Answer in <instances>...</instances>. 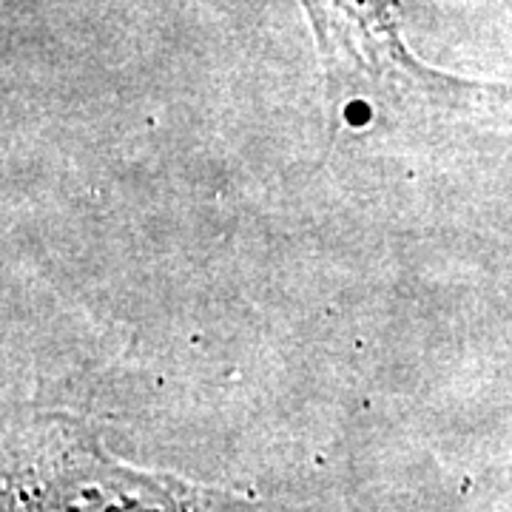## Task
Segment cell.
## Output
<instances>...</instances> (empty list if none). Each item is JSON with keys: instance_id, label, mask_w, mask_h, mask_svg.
<instances>
[{"instance_id": "1", "label": "cell", "mask_w": 512, "mask_h": 512, "mask_svg": "<svg viewBox=\"0 0 512 512\" xmlns=\"http://www.w3.org/2000/svg\"><path fill=\"white\" fill-rule=\"evenodd\" d=\"M325 63L330 97L376 111L441 106L461 86L419 66L402 37V0H299Z\"/></svg>"}]
</instances>
